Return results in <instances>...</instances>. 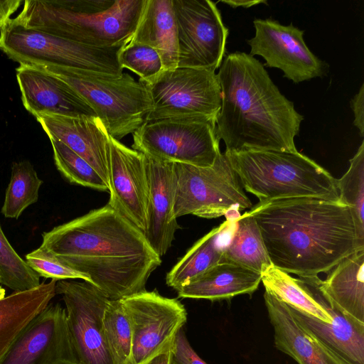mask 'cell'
<instances>
[{
  "label": "cell",
  "mask_w": 364,
  "mask_h": 364,
  "mask_svg": "<svg viewBox=\"0 0 364 364\" xmlns=\"http://www.w3.org/2000/svg\"><path fill=\"white\" fill-rule=\"evenodd\" d=\"M25 261L31 269L46 279L56 281L80 279L90 282L87 276L63 264L41 247L28 253Z\"/></svg>",
  "instance_id": "e575fe53"
},
{
  "label": "cell",
  "mask_w": 364,
  "mask_h": 364,
  "mask_svg": "<svg viewBox=\"0 0 364 364\" xmlns=\"http://www.w3.org/2000/svg\"><path fill=\"white\" fill-rule=\"evenodd\" d=\"M16 71L22 103L36 118L44 114L97 117L80 95L50 73L27 65H19Z\"/></svg>",
  "instance_id": "ac0fdd59"
},
{
  "label": "cell",
  "mask_w": 364,
  "mask_h": 364,
  "mask_svg": "<svg viewBox=\"0 0 364 364\" xmlns=\"http://www.w3.org/2000/svg\"><path fill=\"white\" fill-rule=\"evenodd\" d=\"M178 67L216 70L223 60L228 28L215 3L210 0H172Z\"/></svg>",
  "instance_id": "8fae6325"
},
{
  "label": "cell",
  "mask_w": 364,
  "mask_h": 364,
  "mask_svg": "<svg viewBox=\"0 0 364 364\" xmlns=\"http://www.w3.org/2000/svg\"><path fill=\"white\" fill-rule=\"evenodd\" d=\"M144 156L149 190L144 235L152 249L161 257L171 247L175 233L180 228L173 215L176 189L174 163Z\"/></svg>",
  "instance_id": "ffe728a7"
},
{
  "label": "cell",
  "mask_w": 364,
  "mask_h": 364,
  "mask_svg": "<svg viewBox=\"0 0 364 364\" xmlns=\"http://www.w3.org/2000/svg\"><path fill=\"white\" fill-rule=\"evenodd\" d=\"M55 294L65 305L68 328L77 364H114L105 334L103 316L110 300L91 283L58 280Z\"/></svg>",
  "instance_id": "7c38bea8"
},
{
  "label": "cell",
  "mask_w": 364,
  "mask_h": 364,
  "mask_svg": "<svg viewBox=\"0 0 364 364\" xmlns=\"http://www.w3.org/2000/svg\"><path fill=\"white\" fill-rule=\"evenodd\" d=\"M222 262L235 263L261 274L272 266L259 228L247 212L234 222L232 234L223 245Z\"/></svg>",
  "instance_id": "4316f807"
},
{
  "label": "cell",
  "mask_w": 364,
  "mask_h": 364,
  "mask_svg": "<svg viewBox=\"0 0 364 364\" xmlns=\"http://www.w3.org/2000/svg\"><path fill=\"white\" fill-rule=\"evenodd\" d=\"M244 190L259 203L315 198L341 202L337 179L299 151H225Z\"/></svg>",
  "instance_id": "5b68a950"
},
{
  "label": "cell",
  "mask_w": 364,
  "mask_h": 364,
  "mask_svg": "<svg viewBox=\"0 0 364 364\" xmlns=\"http://www.w3.org/2000/svg\"><path fill=\"white\" fill-rule=\"evenodd\" d=\"M364 250L341 260L320 279L318 287L325 297L343 313L364 323Z\"/></svg>",
  "instance_id": "cb8c5ba5"
},
{
  "label": "cell",
  "mask_w": 364,
  "mask_h": 364,
  "mask_svg": "<svg viewBox=\"0 0 364 364\" xmlns=\"http://www.w3.org/2000/svg\"><path fill=\"white\" fill-rule=\"evenodd\" d=\"M53 152L55 165L70 183L109 192L107 183L84 159L60 141L48 136Z\"/></svg>",
  "instance_id": "1f68e13d"
},
{
  "label": "cell",
  "mask_w": 364,
  "mask_h": 364,
  "mask_svg": "<svg viewBox=\"0 0 364 364\" xmlns=\"http://www.w3.org/2000/svg\"><path fill=\"white\" fill-rule=\"evenodd\" d=\"M265 289L289 307L325 323L332 321L331 315L309 292L299 278L273 265L261 274Z\"/></svg>",
  "instance_id": "83f0119b"
},
{
  "label": "cell",
  "mask_w": 364,
  "mask_h": 364,
  "mask_svg": "<svg viewBox=\"0 0 364 364\" xmlns=\"http://www.w3.org/2000/svg\"><path fill=\"white\" fill-rule=\"evenodd\" d=\"M350 107L354 114L353 124L358 129L360 136H364V85L358 92L351 99Z\"/></svg>",
  "instance_id": "8d00e7d4"
},
{
  "label": "cell",
  "mask_w": 364,
  "mask_h": 364,
  "mask_svg": "<svg viewBox=\"0 0 364 364\" xmlns=\"http://www.w3.org/2000/svg\"><path fill=\"white\" fill-rule=\"evenodd\" d=\"M253 24L255 35L247 41L250 55L262 56L266 62L264 66L280 69L294 83L326 74V63L309 50L303 30L292 23L282 25L272 18H257Z\"/></svg>",
  "instance_id": "5bb4252c"
},
{
  "label": "cell",
  "mask_w": 364,
  "mask_h": 364,
  "mask_svg": "<svg viewBox=\"0 0 364 364\" xmlns=\"http://www.w3.org/2000/svg\"><path fill=\"white\" fill-rule=\"evenodd\" d=\"M311 296L331 315L325 323L290 308L299 324L348 364H364V323L331 303L318 287L320 278L299 277Z\"/></svg>",
  "instance_id": "e0dca14e"
},
{
  "label": "cell",
  "mask_w": 364,
  "mask_h": 364,
  "mask_svg": "<svg viewBox=\"0 0 364 364\" xmlns=\"http://www.w3.org/2000/svg\"><path fill=\"white\" fill-rule=\"evenodd\" d=\"M144 364H173L172 348L156 355Z\"/></svg>",
  "instance_id": "ab89813d"
},
{
  "label": "cell",
  "mask_w": 364,
  "mask_h": 364,
  "mask_svg": "<svg viewBox=\"0 0 364 364\" xmlns=\"http://www.w3.org/2000/svg\"><path fill=\"white\" fill-rule=\"evenodd\" d=\"M118 62L122 70L129 69L148 80L164 70L159 53L153 48L141 43L127 42L118 53Z\"/></svg>",
  "instance_id": "836d02e7"
},
{
  "label": "cell",
  "mask_w": 364,
  "mask_h": 364,
  "mask_svg": "<svg viewBox=\"0 0 364 364\" xmlns=\"http://www.w3.org/2000/svg\"><path fill=\"white\" fill-rule=\"evenodd\" d=\"M124 45L96 48L42 31L27 28L9 18L0 26V50L19 63L92 70L121 75L118 53Z\"/></svg>",
  "instance_id": "52a82bcc"
},
{
  "label": "cell",
  "mask_w": 364,
  "mask_h": 364,
  "mask_svg": "<svg viewBox=\"0 0 364 364\" xmlns=\"http://www.w3.org/2000/svg\"><path fill=\"white\" fill-rule=\"evenodd\" d=\"M261 273L228 262H220L176 290L181 298L210 301L252 294L261 282Z\"/></svg>",
  "instance_id": "7402d4cb"
},
{
  "label": "cell",
  "mask_w": 364,
  "mask_h": 364,
  "mask_svg": "<svg viewBox=\"0 0 364 364\" xmlns=\"http://www.w3.org/2000/svg\"><path fill=\"white\" fill-rule=\"evenodd\" d=\"M129 43L147 45L159 54L164 70L178 67L177 31L172 0H145Z\"/></svg>",
  "instance_id": "603a6c76"
},
{
  "label": "cell",
  "mask_w": 364,
  "mask_h": 364,
  "mask_svg": "<svg viewBox=\"0 0 364 364\" xmlns=\"http://www.w3.org/2000/svg\"><path fill=\"white\" fill-rule=\"evenodd\" d=\"M120 301L131 324L133 364H144L172 348L187 319L186 310L178 299L145 290Z\"/></svg>",
  "instance_id": "4fadbf2b"
},
{
  "label": "cell",
  "mask_w": 364,
  "mask_h": 364,
  "mask_svg": "<svg viewBox=\"0 0 364 364\" xmlns=\"http://www.w3.org/2000/svg\"><path fill=\"white\" fill-rule=\"evenodd\" d=\"M39 68L63 80L80 95L109 135L118 141L134 134L151 110L147 90L128 73L113 75L82 69Z\"/></svg>",
  "instance_id": "8992f818"
},
{
  "label": "cell",
  "mask_w": 364,
  "mask_h": 364,
  "mask_svg": "<svg viewBox=\"0 0 364 364\" xmlns=\"http://www.w3.org/2000/svg\"><path fill=\"white\" fill-rule=\"evenodd\" d=\"M217 75L221 106L216 130L226 152L298 151L294 138L304 117L281 93L263 64L250 54L235 52L225 57Z\"/></svg>",
  "instance_id": "3957f363"
},
{
  "label": "cell",
  "mask_w": 364,
  "mask_h": 364,
  "mask_svg": "<svg viewBox=\"0 0 364 364\" xmlns=\"http://www.w3.org/2000/svg\"><path fill=\"white\" fill-rule=\"evenodd\" d=\"M103 326L114 364H133L132 328L120 299L109 301Z\"/></svg>",
  "instance_id": "4dcf8cb0"
},
{
  "label": "cell",
  "mask_w": 364,
  "mask_h": 364,
  "mask_svg": "<svg viewBox=\"0 0 364 364\" xmlns=\"http://www.w3.org/2000/svg\"><path fill=\"white\" fill-rule=\"evenodd\" d=\"M234 222L226 220L198 240L167 274L166 284L176 291L223 259V239Z\"/></svg>",
  "instance_id": "484cf974"
},
{
  "label": "cell",
  "mask_w": 364,
  "mask_h": 364,
  "mask_svg": "<svg viewBox=\"0 0 364 364\" xmlns=\"http://www.w3.org/2000/svg\"><path fill=\"white\" fill-rule=\"evenodd\" d=\"M108 185L107 204L144 234L149 192L145 156L112 136Z\"/></svg>",
  "instance_id": "2e32d148"
},
{
  "label": "cell",
  "mask_w": 364,
  "mask_h": 364,
  "mask_svg": "<svg viewBox=\"0 0 364 364\" xmlns=\"http://www.w3.org/2000/svg\"><path fill=\"white\" fill-rule=\"evenodd\" d=\"M42 184L30 161L14 162L1 214L6 218L18 219L28 206L38 201Z\"/></svg>",
  "instance_id": "f1b7e54d"
},
{
  "label": "cell",
  "mask_w": 364,
  "mask_h": 364,
  "mask_svg": "<svg viewBox=\"0 0 364 364\" xmlns=\"http://www.w3.org/2000/svg\"><path fill=\"white\" fill-rule=\"evenodd\" d=\"M139 81L147 90L151 102L146 120L188 116L217 117L220 109V86L215 70L177 67L162 70L150 80Z\"/></svg>",
  "instance_id": "30bf717a"
},
{
  "label": "cell",
  "mask_w": 364,
  "mask_h": 364,
  "mask_svg": "<svg viewBox=\"0 0 364 364\" xmlns=\"http://www.w3.org/2000/svg\"><path fill=\"white\" fill-rule=\"evenodd\" d=\"M40 247L111 300L145 291L161 263L144 234L108 204L43 232Z\"/></svg>",
  "instance_id": "6da1fadb"
},
{
  "label": "cell",
  "mask_w": 364,
  "mask_h": 364,
  "mask_svg": "<svg viewBox=\"0 0 364 364\" xmlns=\"http://www.w3.org/2000/svg\"><path fill=\"white\" fill-rule=\"evenodd\" d=\"M40 277L13 248L0 224V284L21 291L38 287Z\"/></svg>",
  "instance_id": "d6a6232c"
},
{
  "label": "cell",
  "mask_w": 364,
  "mask_h": 364,
  "mask_svg": "<svg viewBox=\"0 0 364 364\" xmlns=\"http://www.w3.org/2000/svg\"><path fill=\"white\" fill-rule=\"evenodd\" d=\"M221 2L228 4L230 7L237 8V7H243V8H250L253 6H256L260 4H267V2L264 0H223L220 1Z\"/></svg>",
  "instance_id": "f35d334b"
},
{
  "label": "cell",
  "mask_w": 364,
  "mask_h": 364,
  "mask_svg": "<svg viewBox=\"0 0 364 364\" xmlns=\"http://www.w3.org/2000/svg\"><path fill=\"white\" fill-rule=\"evenodd\" d=\"M346 173L337 179L341 203L350 210L358 250H364V141L350 159Z\"/></svg>",
  "instance_id": "f546056e"
},
{
  "label": "cell",
  "mask_w": 364,
  "mask_h": 364,
  "mask_svg": "<svg viewBox=\"0 0 364 364\" xmlns=\"http://www.w3.org/2000/svg\"><path fill=\"white\" fill-rule=\"evenodd\" d=\"M172 360L173 364H208L193 349L182 328L174 340Z\"/></svg>",
  "instance_id": "d590c367"
},
{
  "label": "cell",
  "mask_w": 364,
  "mask_h": 364,
  "mask_svg": "<svg viewBox=\"0 0 364 364\" xmlns=\"http://www.w3.org/2000/svg\"><path fill=\"white\" fill-rule=\"evenodd\" d=\"M255 220L272 265L299 277L328 273L357 251L350 210L341 202L299 198L258 203Z\"/></svg>",
  "instance_id": "7a4b0ae2"
},
{
  "label": "cell",
  "mask_w": 364,
  "mask_h": 364,
  "mask_svg": "<svg viewBox=\"0 0 364 364\" xmlns=\"http://www.w3.org/2000/svg\"><path fill=\"white\" fill-rule=\"evenodd\" d=\"M22 3L21 0H0V26L11 18Z\"/></svg>",
  "instance_id": "74e56055"
},
{
  "label": "cell",
  "mask_w": 364,
  "mask_h": 364,
  "mask_svg": "<svg viewBox=\"0 0 364 364\" xmlns=\"http://www.w3.org/2000/svg\"><path fill=\"white\" fill-rule=\"evenodd\" d=\"M145 0H26L14 18L82 45H125L135 31Z\"/></svg>",
  "instance_id": "277c9868"
},
{
  "label": "cell",
  "mask_w": 364,
  "mask_h": 364,
  "mask_svg": "<svg viewBox=\"0 0 364 364\" xmlns=\"http://www.w3.org/2000/svg\"><path fill=\"white\" fill-rule=\"evenodd\" d=\"M0 364H77L65 308L49 304L17 336Z\"/></svg>",
  "instance_id": "9a60e30c"
},
{
  "label": "cell",
  "mask_w": 364,
  "mask_h": 364,
  "mask_svg": "<svg viewBox=\"0 0 364 364\" xmlns=\"http://www.w3.org/2000/svg\"><path fill=\"white\" fill-rule=\"evenodd\" d=\"M57 281H45L33 289L14 291L0 300V358L21 331L55 296Z\"/></svg>",
  "instance_id": "d4e9b609"
},
{
  "label": "cell",
  "mask_w": 364,
  "mask_h": 364,
  "mask_svg": "<svg viewBox=\"0 0 364 364\" xmlns=\"http://www.w3.org/2000/svg\"><path fill=\"white\" fill-rule=\"evenodd\" d=\"M36 120L48 136L60 141L84 159L108 185L110 136L97 117L44 114Z\"/></svg>",
  "instance_id": "d6986e66"
},
{
  "label": "cell",
  "mask_w": 364,
  "mask_h": 364,
  "mask_svg": "<svg viewBox=\"0 0 364 364\" xmlns=\"http://www.w3.org/2000/svg\"><path fill=\"white\" fill-rule=\"evenodd\" d=\"M174 171L176 219L186 215L204 218L225 215L235 222L240 217V211L253 206L225 152H220L210 166L176 163Z\"/></svg>",
  "instance_id": "ba28073f"
},
{
  "label": "cell",
  "mask_w": 364,
  "mask_h": 364,
  "mask_svg": "<svg viewBox=\"0 0 364 364\" xmlns=\"http://www.w3.org/2000/svg\"><path fill=\"white\" fill-rule=\"evenodd\" d=\"M216 119L188 116L146 120L132 134V148L161 161L210 166L220 153Z\"/></svg>",
  "instance_id": "9c48e42d"
},
{
  "label": "cell",
  "mask_w": 364,
  "mask_h": 364,
  "mask_svg": "<svg viewBox=\"0 0 364 364\" xmlns=\"http://www.w3.org/2000/svg\"><path fill=\"white\" fill-rule=\"evenodd\" d=\"M6 291L4 287L0 284V300L4 299L6 296Z\"/></svg>",
  "instance_id": "60d3db41"
},
{
  "label": "cell",
  "mask_w": 364,
  "mask_h": 364,
  "mask_svg": "<svg viewBox=\"0 0 364 364\" xmlns=\"http://www.w3.org/2000/svg\"><path fill=\"white\" fill-rule=\"evenodd\" d=\"M264 299L277 349L299 364H348L303 328L290 308L267 289Z\"/></svg>",
  "instance_id": "44dd1931"
}]
</instances>
